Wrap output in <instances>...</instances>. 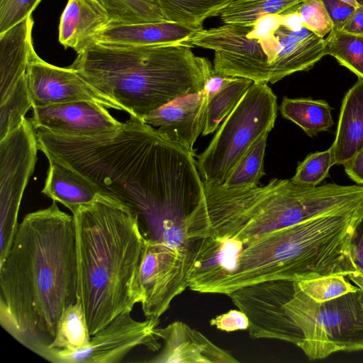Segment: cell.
Instances as JSON below:
<instances>
[{
	"mask_svg": "<svg viewBox=\"0 0 363 363\" xmlns=\"http://www.w3.org/2000/svg\"><path fill=\"white\" fill-rule=\"evenodd\" d=\"M78 298L94 335L141 303L138 274L146 240L123 205L99 194L73 214Z\"/></svg>",
	"mask_w": 363,
	"mask_h": 363,
	"instance_id": "3",
	"label": "cell"
},
{
	"mask_svg": "<svg viewBox=\"0 0 363 363\" xmlns=\"http://www.w3.org/2000/svg\"><path fill=\"white\" fill-rule=\"evenodd\" d=\"M112 22L97 0H68L59 25V41L77 54L96 43L99 34Z\"/></svg>",
	"mask_w": 363,
	"mask_h": 363,
	"instance_id": "19",
	"label": "cell"
},
{
	"mask_svg": "<svg viewBox=\"0 0 363 363\" xmlns=\"http://www.w3.org/2000/svg\"><path fill=\"white\" fill-rule=\"evenodd\" d=\"M78 298L74 218L57 202L29 213L0 262V324L42 358Z\"/></svg>",
	"mask_w": 363,
	"mask_h": 363,
	"instance_id": "2",
	"label": "cell"
},
{
	"mask_svg": "<svg viewBox=\"0 0 363 363\" xmlns=\"http://www.w3.org/2000/svg\"><path fill=\"white\" fill-rule=\"evenodd\" d=\"M304 26L316 35L324 38L333 28V23L321 0H306L297 9Z\"/></svg>",
	"mask_w": 363,
	"mask_h": 363,
	"instance_id": "35",
	"label": "cell"
},
{
	"mask_svg": "<svg viewBox=\"0 0 363 363\" xmlns=\"http://www.w3.org/2000/svg\"><path fill=\"white\" fill-rule=\"evenodd\" d=\"M204 188L205 197L187 224L189 239L229 238L246 245L265 233L331 214L336 208L328 184L306 186L276 178L252 188L206 184Z\"/></svg>",
	"mask_w": 363,
	"mask_h": 363,
	"instance_id": "7",
	"label": "cell"
},
{
	"mask_svg": "<svg viewBox=\"0 0 363 363\" xmlns=\"http://www.w3.org/2000/svg\"><path fill=\"white\" fill-rule=\"evenodd\" d=\"M333 165L330 147L324 151L310 153L298 163L296 173L291 179L299 185L316 186L329 176V171Z\"/></svg>",
	"mask_w": 363,
	"mask_h": 363,
	"instance_id": "34",
	"label": "cell"
},
{
	"mask_svg": "<svg viewBox=\"0 0 363 363\" xmlns=\"http://www.w3.org/2000/svg\"><path fill=\"white\" fill-rule=\"evenodd\" d=\"M247 313L255 337L291 342L309 360L363 350L360 288L318 303L303 292L296 280L261 281L250 293Z\"/></svg>",
	"mask_w": 363,
	"mask_h": 363,
	"instance_id": "5",
	"label": "cell"
},
{
	"mask_svg": "<svg viewBox=\"0 0 363 363\" xmlns=\"http://www.w3.org/2000/svg\"><path fill=\"white\" fill-rule=\"evenodd\" d=\"M346 174L357 184L363 186V148L343 164Z\"/></svg>",
	"mask_w": 363,
	"mask_h": 363,
	"instance_id": "42",
	"label": "cell"
},
{
	"mask_svg": "<svg viewBox=\"0 0 363 363\" xmlns=\"http://www.w3.org/2000/svg\"><path fill=\"white\" fill-rule=\"evenodd\" d=\"M157 333L164 345L160 352L147 362H239L230 352L182 321H174L164 328H157Z\"/></svg>",
	"mask_w": 363,
	"mask_h": 363,
	"instance_id": "16",
	"label": "cell"
},
{
	"mask_svg": "<svg viewBox=\"0 0 363 363\" xmlns=\"http://www.w3.org/2000/svg\"><path fill=\"white\" fill-rule=\"evenodd\" d=\"M333 164H344L363 148V79L345 94L332 145Z\"/></svg>",
	"mask_w": 363,
	"mask_h": 363,
	"instance_id": "21",
	"label": "cell"
},
{
	"mask_svg": "<svg viewBox=\"0 0 363 363\" xmlns=\"http://www.w3.org/2000/svg\"><path fill=\"white\" fill-rule=\"evenodd\" d=\"M48 162L42 193L64 205L72 214L80 206L93 202L99 196L94 184L81 173L56 161Z\"/></svg>",
	"mask_w": 363,
	"mask_h": 363,
	"instance_id": "23",
	"label": "cell"
},
{
	"mask_svg": "<svg viewBox=\"0 0 363 363\" xmlns=\"http://www.w3.org/2000/svg\"><path fill=\"white\" fill-rule=\"evenodd\" d=\"M344 275H333L297 281L300 289L314 301L322 303L338 298L359 288L352 285Z\"/></svg>",
	"mask_w": 363,
	"mask_h": 363,
	"instance_id": "33",
	"label": "cell"
},
{
	"mask_svg": "<svg viewBox=\"0 0 363 363\" xmlns=\"http://www.w3.org/2000/svg\"><path fill=\"white\" fill-rule=\"evenodd\" d=\"M36 129L30 119L0 140V262L17 230L24 191L37 162Z\"/></svg>",
	"mask_w": 363,
	"mask_h": 363,
	"instance_id": "9",
	"label": "cell"
},
{
	"mask_svg": "<svg viewBox=\"0 0 363 363\" xmlns=\"http://www.w3.org/2000/svg\"><path fill=\"white\" fill-rule=\"evenodd\" d=\"M167 21L195 31L203 29L206 19L220 16L233 0H155Z\"/></svg>",
	"mask_w": 363,
	"mask_h": 363,
	"instance_id": "25",
	"label": "cell"
},
{
	"mask_svg": "<svg viewBox=\"0 0 363 363\" xmlns=\"http://www.w3.org/2000/svg\"><path fill=\"white\" fill-rule=\"evenodd\" d=\"M306 0H233L220 13L223 23L252 26L263 16L295 11Z\"/></svg>",
	"mask_w": 363,
	"mask_h": 363,
	"instance_id": "26",
	"label": "cell"
},
{
	"mask_svg": "<svg viewBox=\"0 0 363 363\" xmlns=\"http://www.w3.org/2000/svg\"><path fill=\"white\" fill-rule=\"evenodd\" d=\"M41 0H0V33L30 16Z\"/></svg>",
	"mask_w": 363,
	"mask_h": 363,
	"instance_id": "36",
	"label": "cell"
},
{
	"mask_svg": "<svg viewBox=\"0 0 363 363\" xmlns=\"http://www.w3.org/2000/svg\"><path fill=\"white\" fill-rule=\"evenodd\" d=\"M244 247L235 238H201L189 272V288L196 292L211 294L218 282L235 271Z\"/></svg>",
	"mask_w": 363,
	"mask_h": 363,
	"instance_id": "17",
	"label": "cell"
},
{
	"mask_svg": "<svg viewBox=\"0 0 363 363\" xmlns=\"http://www.w3.org/2000/svg\"><path fill=\"white\" fill-rule=\"evenodd\" d=\"M237 77L216 73L213 71L206 78L203 91L206 93L208 101L223 89L227 86Z\"/></svg>",
	"mask_w": 363,
	"mask_h": 363,
	"instance_id": "41",
	"label": "cell"
},
{
	"mask_svg": "<svg viewBox=\"0 0 363 363\" xmlns=\"http://www.w3.org/2000/svg\"><path fill=\"white\" fill-rule=\"evenodd\" d=\"M91 337L82 305L77 298L62 315L49 349L75 352L86 347Z\"/></svg>",
	"mask_w": 363,
	"mask_h": 363,
	"instance_id": "27",
	"label": "cell"
},
{
	"mask_svg": "<svg viewBox=\"0 0 363 363\" xmlns=\"http://www.w3.org/2000/svg\"><path fill=\"white\" fill-rule=\"evenodd\" d=\"M108 11L112 21L138 23L165 21L159 7L139 0H97Z\"/></svg>",
	"mask_w": 363,
	"mask_h": 363,
	"instance_id": "32",
	"label": "cell"
},
{
	"mask_svg": "<svg viewBox=\"0 0 363 363\" xmlns=\"http://www.w3.org/2000/svg\"><path fill=\"white\" fill-rule=\"evenodd\" d=\"M195 156L130 116L111 136L67 138L58 161L125 206L145 240L192 257L199 243L188 238L187 223L205 197Z\"/></svg>",
	"mask_w": 363,
	"mask_h": 363,
	"instance_id": "1",
	"label": "cell"
},
{
	"mask_svg": "<svg viewBox=\"0 0 363 363\" xmlns=\"http://www.w3.org/2000/svg\"><path fill=\"white\" fill-rule=\"evenodd\" d=\"M277 98L267 83L254 82L222 122L205 150L196 155L203 183L223 185L233 169L277 118Z\"/></svg>",
	"mask_w": 363,
	"mask_h": 363,
	"instance_id": "8",
	"label": "cell"
},
{
	"mask_svg": "<svg viewBox=\"0 0 363 363\" xmlns=\"http://www.w3.org/2000/svg\"><path fill=\"white\" fill-rule=\"evenodd\" d=\"M333 23V28L342 29L355 9L342 0H321Z\"/></svg>",
	"mask_w": 363,
	"mask_h": 363,
	"instance_id": "40",
	"label": "cell"
},
{
	"mask_svg": "<svg viewBox=\"0 0 363 363\" xmlns=\"http://www.w3.org/2000/svg\"><path fill=\"white\" fill-rule=\"evenodd\" d=\"M32 16L0 33V101L12 90L26 72L33 26Z\"/></svg>",
	"mask_w": 363,
	"mask_h": 363,
	"instance_id": "22",
	"label": "cell"
},
{
	"mask_svg": "<svg viewBox=\"0 0 363 363\" xmlns=\"http://www.w3.org/2000/svg\"><path fill=\"white\" fill-rule=\"evenodd\" d=\"M208 104V97L203 89L179 97L142 120L167 140L195 154L194 145L203 130Z\"/></svg>",
	"mask_w": 363,
	"mask_h": 363,
	"instance_id": "15",
	"label": "cell"
},
{
	"mask_svg": "<svg viewBox=\"0 0 363 363\" xmlns=\"http://www.w3.org/2000/svg\"><path fill=\"white\" fill-rule=\"evenodd\" d=\"M195 30L182 24L163 21L138 23L111 22L96 43L121 45H160L182 43Z\"/></svg>",
	"mask_w": 363,
	"mask_h": 363,
	"instance_id": "20",
	"label": "cell"
},
{
	"mask_svg": "<svg viewBox=\"0 0 363 363\" xmlns=\"http://www.w3.org/2000/svg\"><path fill=\"white\" fill-rule=\"evenodd\" d=\"M252 26L224 23L195 31L182 44L213 50L216 73L269 83L268 60L257 39L247 36Z\"/></svg>",
	"mask_w": 363,
	"mask_h": 363,
	"instance_id": "10",
	"label": "cell"
},
{
	"mask_svg": "<svg viewBox=\"0 0 363 363\" xmlns=\"http://www.w3.org/2000/svg\"><path fill=\"white\" fill-rule=\"evenodd\" d=\"M275 35L279 44L271 70V84L294 73L310 69L327 55L325 39L305 26L291 30L281 25Z\"/></svg>",
	"mask_w": 363,
	"mask_h": 363,
	"instance_id": "18",
	"label": "cell"
},
{
	"mask_svg": "<svg viewBox=\"0 0 363 363\" xmlns=\"http://www.w3.org/2000/svg\"><path fill=\"white\" fill-rule=\"evenodd\" d=\"M268 135L259 138L244 155L222 185L227 189L252 188L258 186L265 174L264 160Z\"/></svg>",
	"mask_w": 363,
	"mask_h": 363,
	"instance_id": "30",
	"label": "cell"
},
{
	"mask_svg": "<svg viewBox=\"0 0 363 363\" xmlns=\"http://www.w3.org/2000/svg\"><path fill=\"white\" fill-rule=\"evenodd\" d=\"M139 1H141L143 2H145L146 4H150V5H152V6H156L158 7L155 0H139Z\"/></svg>",
	"mask_w": 363,
	"mask_h": 363,
	"instance_id": "47",
	"label": "cell"
},
{
	"mask_svg": "<svg viewBox=\"0 0 363 363\" xmlns=\"http://www.w3.org/2000/svg\"><path fill=\"white\" fill-rule=\"evenodd\" d=\"M211 325L225 332L246 330L249 328V320L240 310H230L210 320Z\"/></svg>",
	"mask_w": 363,
	"mask_h": 363,
	"instance_id": "37",
	"label": "cell"
},
{
	"mask_svg": "<svg viewBox=\"0 0 363 363\" xmlns=\"http://www.w3.org/2000/svg\"><path fill=\"white\" fill-rule=\"evenodd\" d=\"M281 26L291 30H298L303 28L304 24L300 13L296 10L281 15Z\"/></svg>",
	"mask_w": 363,
	"mask_h": 363,
	"instance_id": "44",
	"label": "cell"
},
{
	"mask_svg": "<svg viewBox=\"0 0 363 363\" xmlns=\"http://www.w3.org/2000/svg\"><path fill=\"white\" fill-rule=\"evenodd\" d=\"M279 110L284 118L296 124L309 137L328 131L334 125L333 108L323 99L284 96Z\"/></svg>",
	"mask_w": 363,
	"mask_h": 363,
	"instance_id": "24",
	"label": "cell"
},
{
	"mask_svg": "<svg viewBox=\"0 0 363 363\" xmlns=\"http://www.w3.org/2000/svg\"><path fill=\"white\" fill-rule=\"evenodd\" d=\"M32 108V117L29 119L35 129L65 136L108 137L114 135L123 125L107 108L92 101H74Z\"/></svg>",
	"mask_w": 363,
	"mask_h": 363,
	"instance_id": "14",
	"label": "cell"
},
{
	"mask_svg": "<svg viewBox=\"0 0 363 363\" xmlns=\"http://www.w3.org/2000/svg\"><path fill=\"white\" fill-rule=\"evenodd\" d=\"M131 311L117 315L91 337L89 345L75 352L49 349L43 359L54 363H116L138 346L153 352L162 346L158 341L159 320H134Z\"/></svg>",
	"mask_w": 363,
	"mask_h": 363,
	"instance_id": "11",
	"label": "cell"
},
{
	"mask_svg": "<svg viewBox=\"0 0 363 363\" xmlns=\"http://www.w3.org/2000/svg\"><path fill=\"white\" fill-rule=\"evenodd\" d=\"M325 40L326 55L363 79V34L333 28Z\"/></svg>",
	"mask_w": 363,
	"mask_h": 363,
	"instance_id": "28",
	"label": "cell"
},
{
	"mask_svg": "<svg viewBox=\"0 0 363 363\" xmlns=\"http://www.w3.org/2000/svg\"><path fill=\"white\" fill-rule=\"evenodd\" d=\"M26 75L33 107L86 101L123 111L118 102L96 89L75 69L44 61L34 48L29 55Z\"/></svg>",
	"mask_w": 363,
	"mask_h": 363,
	"instance_id": "13",
	"label": "cell"
},
{
	"mask_svg": "<svg viewBox=\"0 0 363 363\" xmlns=\"http://www.w3.org/2000/svg\"><path fill=\"white\" fill-rule=\"evenodd\" d=\"M362 208L320 216L259 236L245 245L235 271L211 294L228 296L264 281L346 277L355 272L349 242Z\"/></svg>",
	"mask_w": 363,
	"mask_h": 363,
	"instance_id": "6",
	"label": "cell"
},
{
	"mask_svg": "<svg viewBox=\"0 0 363 363\" xmlns=\"http://www.w3.org/2000/svg\"><path fill=\"white\" fill-rule=\"evenodd\" d=\"M30 108L33 104L25 74L0 101V140L22 123Z\"/></svg>",
	"mask_w": 363,
	"mask_h": 363,
	"instance_id": "31",
	"label": "cell"
},
{
	"mask_svg": "<svg viewBox=\"0 0 363 363\" xmlns=\"http://www.w3.org/2000/svg\"><path fill=\"white\" fill-rule=\"evenodd\" d=\"M354 9L363 7V0H342Z\"/></svg>",
	"mask_w": 363,
	"mask_h": 363,
	"instance_id": "46",
	"label": "cell"
},
{
	"mask_svg": "<svg viewBox=\"0 0 363 363\" xmlns=\"http://www.w3.org/2000/svg\"><path fill=\"white\" fill-rule=\"evenodd\" d=\"M253 82L249 79L237 77L208 101L203 136L217 130Z\"/></svg>",
	"mask_w": 363,
	"mask_h": 363,
	"instance_id": "29",
	"label": "cell"
},
{
	"mask_svg": "<svg viewBox=\"0 0 363 363\" xmlns=\"http://www.w3.org/2000/svg\"><path fill=\"white\" fill-rule=\"evenodd\" d=\"M346 277L352 280L359 288L363 290V274L355 271L348 274Z\"/></svg>",
	"mask_w": 363,
	"mask_h": 363,
	"instance_id": "45",
	"label": "cell"
},
{
	"mask_svg": "<svg viewBox=\"0 0 363 363\" xmlns=\"http://www.w3.org/2000/svg\"><path fill=\"white\" fill-rule=\"evenodd\" d=\"M192 262L165 244L146 240L138 274L140 303L146 318L159 320L173 299L189 288Z\"/></svg>",
	"mask_w": 363,
	"mask_h": 363,
	"instance_id": "12",
	"label": "cell"
},
{
	"mask_svg": "<svg viewBox=\"0 0 363 363\" xmlns=\"http://www.w3.org/2000/svg\"><path fill=\"white\" fill-rule=\"evenodd\" d=\"M181 43L160 45L94 43L70 67L118 102L130 116L150 112L203 89L213 71L208 59Z\"/></svg>",
	"mask_w": 363,
	"mask_h": 363,
	"instance_id": "4",
	"label": "cell"
},
{
	"mask_svg": "<svg viewBox=\"0 0 363 363\" xmlns=\"http://www.w3.org/2000/svg\"><path fill=\"white\" fill-rule=\"evenodd\" d=\"M342 30L363 34V7L355 9Z\"/></svg>",
	"mask_w": 363,
	"mask_h": 363,
	"instance_id": "43",
	"label": "cell"
},
{
	"mask_svg": "<svg viewBox=\"0 0 363 363\" xmlns=\"http://www.w3.org/2000/svg\"><path fill=\"white\" fill-rule=\"evenodd\" d=\"M281 25V15L268 14L257 19L252 25L247 36L259 41L269 39L274 35Z\"/></svg>",
	"mask_w": 363,
	"mask_h": 363,
	"instance_id": "39",
	"label": "cell"
},
{
	"mask_svg": "<svg viewBox=\"0 0 363 363\" xmlns=\"http://www.w3.org/2000/svg\"><path fill=\"white\" fill-rule=\"evenodd\" d=\"M349 252L356 271L363 274V208L353 228L349 242Z\"/></svg>",
	"mask_w": 363,
	"mask_h": 363,
	"instance_id": "38",
	"label": "cell"
}]
</instances>
